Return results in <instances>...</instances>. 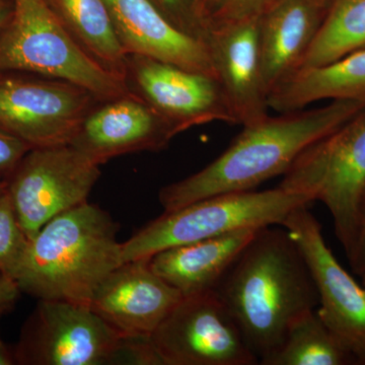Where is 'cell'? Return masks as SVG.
<instances>
[{"instance_id": "6da1fadb", "label": "cell", "mask_w": 365, "mask_h": 365, "mask_svg": "<svg viewBox=\"0 0 365 365\" xmlns=\"http://www.w3.org/2000/svg\"><path fill=\"white\" fill-rule=\"evenodd\" d=\"M215 290L259 364L297 319L319 306L309 265L284 227L259 228Z\"/></svg>"}, {"instance_id": "7a4b0ae2", "label": "cell", "mask_w": 365, "mask_h": 365, "mask_svg": "<svg viewBox=\"0 0 365 365\" xmlns=\"http://www.w3.org/2000/svg\"><path fill=\"white\" fill-rule=\"evenodd\" d=\"M365 108V101L337 100L309 110L280 113L247 125L212 163L160 191L165 211L220 194L255 190L284 175L312 144L342 126Z\"/></svg>"}, {"instance_id": "3957f363", "label": "cell", "mask_w": 365, "mask_h": 365, "mask_svg": "<svg viewBox=\"0 0 365 365\" xmlns=\"http://www.w3.org/2000/svg\"><path fill=\"white\" fill-rule=\"evenodd\" d=\"M118 230L107 211L83 204L46 223L9 276L36 299L91 306L101 283L122 264Z\"/></svg>"}, {"instance_id": "277c9868", "label": "cell", "mask_w": 365, "mask_h": 365, "mask_svg": "<svg viewBox=\"0 0 365 365\" xmlns=\"http://www.w3.org/2000/svg\"><path fill=\"white\" fill-rule=\"evenodd\" d=\"M0 31V71L68 81L100 101L128 93L126 81L93 58L71 35L49 0H11Z\"/></svg>"}, {"instance_id": "5b68a950", "label": "cell", "mask_w": 365, "mask_h": 365, "mask_svg": "<svg viewBox=\"0 0 365 365\" xmlns=\"http://www.w3.org/2000/svg\"><path fill=\"white\" fill-rule=\"evenodd\" d=\"M311 199L277 187L232 192L165 211L122 242V264L150 259L163 250L244 230L282 225L288 215Z\"/></svg>"}, {"instance_id": "8992f818", "label": "cell", "mask_w": 365, "mask_h": 365, "mask_svg": "<svg viewBox=\"0 0 365 365\" xmlns=\"http://www.w3.org/2000/svg\"><path fill=\"white\" fill-rule=\"evenodd\" d=\"M281 189L319 201L350 253L365 190V108L307 148L283 175Z\"/></svg>"}, {"instance_id": "52a82bcc", "label": "cell", "mask_w": 365, "mask_h": 365, "mask_svg": "<svg viewBox=\"0 0 365 365\" xmlns=\"http://www.w3.org/2000/svg\"><path fill=\"white\" fill-rule=\"evenodd\" d=\"M123 339L90 306L38 299L14 355L19 365H115Z\"/></svg>"}, {"instance_id": "ba28073f", "label": "cell", "mask_w": 365, "mask_h": 365, "mask_svg": "<svg viewBox=\"0 0 365 365\" xmlns=\"http://www.w3.org/2000/svg\"><path fill=\"white\" fill-rule=\"evenodd\" d=\"M98 102L90 91L68 81L0 71V128L32 148L71 144Z\"/></svg>"}, {"instance_id": "9c48e42d", "label": "cell", "mask_w": 365, "mask_h": 365, "mask_svg": "<svg viewBox=\"0 0 365 365\" xmlns=\"http://www.w3.org/2000/svg\"><path fill=\"white\" fill-rule=\"evenodd\" d=\"M100 177L101 165L71 144L29 151L6 182L29 241L53 218L88 202Z\"/></svg>"}, {"instance_id": "30bf717a", "label": "cell", "mask_w": 365, "mask_h": 365, "mask_svg": "<svg viewBox=\"0 0 365 365\" xmlns=\"http://www.w3.org/2000/svg\"><path fill=\"white\" fill-rule=\"evenodd\" d=\"M150 340L163 365L259 364L215 289L182 297Z\"/></svg>"}, {"instance_id": "8fae6325", "label": "cell", "mask_w": 365, "mask_h": 365, "mask_svg": "<svg viewBox=\"0 0 365 365\" xmlns=\"http://www.w3.org/2000/svg\"><path fill=\"white\" fill-rule=\"evenodd\" d=\"M309 204L285 218L287 228L306 259L319 294L317 312L327 326L365 365V288L359 285L327 246L322 227Z\"/></svg>"}, {"instance_id": "7c38bea8", "label": "cell", "mask_w": 365, "mask_h": 365, "mask_svg": "<svg viewBox=\"0 0 365 365\" xmlns=\"http://www.w3.org/2000/svg\"><path fill=\"white\" fill-rule=\"evenodd\" d=\"M126 83L129 90L174 125L179 133L212 122L237 124L215 76L128 55Z\"/></svg>"}, {"instance_id": "4fadbf2b", "label": "cell", "mask_w": 365, "mask_h": 365, "mask_svg": "<svg viewBox=\"0 0 365 365\" xmlns=\"http://www.w3.org/2000/svg\"><path fill=\"white\" fill-rule=\"evenodd\" d=\"M179 133L137 93L100 101L81 122L71 145L104 165L112 158L160 151Z\"/></svg>"}, {"instance_id": "5bb4252c", "label": "cell", "mask_w": 365, "mask_h": 365, "mask_svg": "<svg viewBox=\"0 0 365 365\" xmlns=\"http://www.w3.org/2000/svg\"><path fill=\"white\" fill-rule=\"evenodd\" d=\"M148 260L118 266L91 299L93 311L126 337H150L182 299L177 288L151 270Z\"/></svg>"}, {"instance_id": "9a60e30c", "label": "cell", "mask_w": 365, "mask_h": 365, "mask_svg": "<svg viewBox=\"0 0 365 365\" xmlns=\"http://www.w3.org/2000/svg\"><path fill=\"white\" fill-rule=\"evenodd\" d=\"M258 21L206 26L201 38L230 110L242 126L268 116V95L259 57Z\"/></svg>"}, {"instance_id": "2e32d148", "label": "cell", "mask_w": 365, "mask_h": 365, "mask_svg": "<svg viewBox=\"0 0 365 365\" xmlns=\"http://www.w3.org/2000/svg\"><path fill=\"white\" fill-rule=\"evenodd\" d=\"M127 55H140L215 76L202 38L175 26L151 0H105Z\"/></svg>"}, {"instance_id": "e0dca14e", "label": "cell", "mask_w": 365, "mask_h": 365, "mask_svg": "<svg viewBox=\"0 0 365 365\" xmlns=\"http://www.w3.org/2000/svg\"><path fill=\"white\" fill-rule=\"evenodd\" d=\"M326 11L317 0H283L259 19V57L268 96L297 71Z\"/></svg>"}, {"instance_id": "ac0fdd59", "label": "cell", "mask_w": 365, "mask_h": 365, "mask_svg": "<svg viewBox=\"0 0 365 365\" xmlns=\"http://www.w3.org/2000/svg\"><path fill=\"white\" fill-rule=\"evenodd\" d=\"M259 228H244L228 234L180 245L150 257L151 270L182 294L215 289L228 268Z\"/></svg>"}, {"instance_id": "d6986e66", "label": "cell", "mask_w": 365, "mask_h": 365, "mask_svg": "<svg viewBox=\"0 0 365 365\" xmlns=\"http://www.w3.org/2000/svg\"><path fill=\"white\" fill-rule=\"evenodd\" d=\"M322 100L365 101V49L294 72L267 98L269 109L279 114L304 110Z\"/></svg>"}, {"instance_id": "ffe728a7", "label": "cell", "mask_w": 365, "mask_h": 365, "mask_svg": "<svg viewBox=\"0 0 365 365\" xmlns=\"http://www.w3.org/2000/svg\"><path fill=\"white\" fill-rule=\"evenodd\" d=\"M71 35L101 66L126 81L127 57L105 0H49Z\"/></svg>"}, {"instance_id": "44dd1931", "label": "cell", "mask_w": 365, "mask_h": 365, "mask_svg": "<svg viewBox=\"0 0 365 365\" xmlns=\"http://www.w3.org/2000/svg\"><path fill=\"white\" fill-rule=\"evenodd\" d=\"M262 365L359 364L352 352L326 325L316 309L294 322L278 349Z\"/></svg>"}, {"instance_id": "7402d4cb", "label": "cell", "mask_w": 365, "mask_h": 365, "mask_svg": "<svg viewBox=\"0 0 365 365\" xmlns=\"http://www.w3.org/2000/svg\"><path fill=\"white\" fill-rule=\"evenodd\" d=\"M364 49L365 0H333L297 71L325 66Z\"/></svg>"}, {"instance_id": "603a6c76", "label": "cell", "mask_w": 365, "mask_h": 365, "mask_svg": "<svg viewBox=\"0 0 365 365\" xmlns=\"http://www.w3.org/2000/svg\"><path fill=\"white\" fill-rule=\"evenodd\" d=\"M28 242L6 190L0 194V270L11 275L25 253Z\"/></svg>"}, {"instance_id": "cb8c5ba5", "label": "cell", "mask_w": 365, "mask_h": 365, "mask_svg": "<svg viewBox=\"0 0 365 365\" xmlns=\"http://www.w3.org/2000/svg\"><path fill=\"white\" fill-rule=\"evenodd\" d=\"M282 1L283 0H225L205 28L211 25H222L235 21L259 20Z\"/></svg>"}, {"instance_id": "d4e9b609", "label": "cell", "mask_w": 365, "mask_h": 365, "mask_svg": "<svg viewBox=\"0 0 365 365\" xmlns=\"http://www.w3.org/2000/svg\"><path fill=\"white\" fill-rule=\"evenodd\" d=\"M31 150L25 141L0 128V181L7 182Z\"/></svg>"}, {"instance_id": "484cf974", "label": "cell", "mask_w": 365, "mask_h": 365, "mask_svg": "<svg viewBox=\"0 0 365 365\" xmlns=\"http://www.w3.org/2000/svg\"><path fill=\"white\" fill-rule=\"evenodd\" d=\"M348 261L352 270L359 276L365 274V190L360 202L359 220H357L356 234Z\"/></svg>"}, {"instance_id": "4316f807", "label": "cell", "mask_w": 365, "mask_h": 365, "mask_svg": "<svg viewBox=\"0 0 365 365\" xmlns=\"http://www.w3.org/2000/svg\"><path fill=\"white\" fill-rule=\"evenodd\" d=\"M225 1V0H193L192 1V13L200 33H202L208 21L217 13Z\"/></svg>"}, {"instance_id": "83f0119b", "label": "cell", "mask_w": 365, "mask_h": 365, "mask_svg": "<svg viewBox=\"0 0 365 365\" xmlns=\"http://www.w3.org/2000/svg\"><path fill=\"white\" fill-rule=\"evenodd\" d=\"M20 292L21 290L13 278L4 271L0 270V309L11 311L16 304Z\"/></svg>"}, {"instance_id": "f1b7e54d", "label": "cell", "mask_w": 365, "mask_h": 365, "mask_svg": "<svg viewBox=\"0 0 365 365\" xmlns=\"http://www.w3.org/2000/svg\"><path fill=\"white\" fill-rule=\"evenodd\" d=\"M11 9H13V4L11 1H6V0H0V31L2 30L6 21H9L11 16Z\"/></svg>"}, {"instance_id": "f546056e", "label": "cell", "mask_w": 365, "mask_h": 365, "mask_svg": "<svg viewBox=\"0 0 365 365\" xmlns=\"http://www.w3.org/2000/svg\"><path fill=\"white\" fill-rule=\"evenodd\" d=\"M16 364L14 351L7 348L4 342H0V365H14Z\"/></svg>"}, {"instance_id": "4dcf8cb0", "label": "cell", "mask_w": 365, "mask_h": 365, "mask_svg": "<svg viewBox=\"0 0 365 365\" xmlns=\"http://www.w3.org/2000/svg\"><path fill=\"white\" fill-rule=\"evenodd\" d=\"M160 2L173 14L177 13L181 6V0H160Z\"/></svg>"}, {"instance_id": "1f68e13d", "label": "cell", "mask_w": 365, "mask_h": 365, "mask_svg": "<svg viewBox=\"0 0 365 365\" xmlns=\"http://www.w3.org/2000/svg\"><path fill=\"white\" fill-rule=\"evenodd\" d=\"M324 9H328V7L330 6V4H332L333 0H317Z\"/></svg>"}, {"instance_id": "d6a6232c", "label": "cell", "mask_w": 365, "mask_h": 365, "mask_svg": "<svg viewBox=\"0 0 365 365\" xmlns=\"http://www.w3.org/2000/svg\"><path fill=\"white\" fill-rule=\"evenodd\" d=\"M6 182L0 181V194H2L4 191H6Z\"/></svg>"}, {"instance_id": "836d02e7", "label": "cell", "mask_w": 365, "mask_h": 365, "mask_svg": "<svg viewBox=\"0 0 365 365\" xmlns=\"http://www.w3.org/2000/svg\"><path fill=\"white\" fill-rule=\"evenodd\" d=\"M7 312H9V311H7V309H0V317H1L2 314L7 313ZM0 342H1V339H0Z\"/></svg>"}, {"instance_id": "e575fe53", "label": "cell", "mask_w": 365, "mask_h": 365, "mask_svg": "<svg viewBox=\"0 0 365 365\" xmlns=\"http://www.w3.org/2000/svg\"><path fill=\"white\" fill-rule=\"evenodd\" d=\"M361 277H362V287H364L365 288V274H364V275H362Z\"/></svg>"}]
</instances>
